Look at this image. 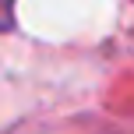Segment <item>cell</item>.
<instances>
[{
	"label": "cell",
	"mask_w": 134,
	"mask_h": 134,
	"mask_svg": "<svg viewBox=\"0 0 134 134\" xmlns=\"http://www.w3.org/2000/svg\"><path fill=\"white\" fill-rule=\"evenodd\" d=\"M14 7H18V0H0V32L14 28Z\"/></svg>",
	"instance_id": "1"
}]
</instances>
